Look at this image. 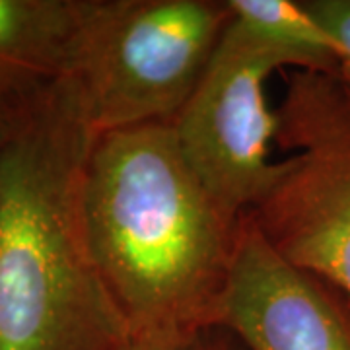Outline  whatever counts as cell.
Segmentation results:
<instances>
[{
  "instance_id": "obj_10",
  "label": "cell",
  "mask_w": 350,
  "mask_h": 350,
  "mask_svg": "<svg viewBox=\"0 0 350 350\" xmlns=\"http://www.w3.org/2000/svg\"><path fill=\"white\" fill-rule=\"evenodd\" d=\"M125 350H245L238 338L224 329H208L183 338L131 340Z\"/></svg>"
},
{
  "instance_id": "obj_8",
  "label": "cell",
  "mask_w": 350,
  "mask_h": 350,
  "mask_svg": "<svg viewBox=\"0 0 350 350\" xmlns=\"http://www.w3.org/2000/svg\"><path fill=\"white\" fill-rule=\"evenodd\" d=\"M234 22L292 53L300 70L337 76L338 47L304 0H228Z\"/></svg>"
},
{
  "instance_id": "obj_1",
  "label": "cell",
  "mask_w": 350,
  "mask_h": 350,
  "mask_svg": "<svg viewBox=\"0 0 350 350\" xmlns=\"http://www.w3.org/2000/svg\"><path fill=\"white\" fill-rule=\"evenodd\" d=\"M84 216L94 259L131 340L216 329L243 214L204 185L170 121L96 135Z\"/></svg>"
},
{
  "instance_id": "obj_2",
  "label": "cell",
  "mask_w": 350,
  "mask_h": 350,
  "mask_svg": "<svg viewBox=\"0 0 350 350\" xmlns=\"http://www.w3.org/2000/svg\"><path fill=\"white\" fill-rule=\"evenodd\" d=\"M96 131L68 76L0 111V350H125L88 238Z\"/></svg>"
},
{
  "instance_id": "obj_4",
  "label": "cell",
  "mask_w": 350,
  "mask_h": 350,
  "mask_svg": "<svg viewBox=\"0 0 350 350\" xmlns=\"http://www.w3.org/2000/svg\"><path fill=\"white\" fill-rule=\"evenodd\" d=\"M284 82L275 144L294 154L245 214L282 259L350 294V92L313 70Z\"/></svg>"
},
{
  "instance_id": "obj_6",
  "label": "cell",
  "mask_w": 350,
  "mask_h": 350,
  "mask_svg": "<svg viewBox=\"0 0 350 350\" xmlns=\"http://www.w3.org/2000/svg\"><path fill=\"white\" fill-rule=\"evenodd\" d=\"M214 327L245 350H350V294L282 259L243 214Z\"/></svg>"
},
{
  "instance_id": "obj_5",
  "label": "cell",
  "mask_w": 350,
  "mask_h": 350,
  "mask_svg": "<svg viewBox=\"0 0 350 350\" xmlns=\"http://www.w3.org/2000/svg\"><path fill=\"white\" fill-rule=\"evenodd\" d=\"M286 68L300 70V61L232 18L199 86L172 121L191 167L234 213H250L282 172L284 162L271 160L276 115L265 88Z\"/></svg>"
},
{
  "instance_id": "obj_9",
  "label": "cell",
  "mask_w": 350,
  "mask_h": 350,
  "mask_svg": "<svg viewBox=\"0 0 350 350\" xmlns=\"http://www.w3.org/2000/svg\"><path fill=\"white\" fill-rule=\"evenodd\" d=\"M338 47L337 78L350 92V0H304Z\"/></svg>"
},
{
  "instance_id": "obj_3",
  "label": "cell",
  "mask_w": 350,
  "mask_h": 350,
  "mask_svg": "<svg viewBox=\"0 0 350 350\" xmlns=\"http://www.w3.org/2000/svg\"><path fill=\"white\" fill-rule=\"evenodd\" d=\"M230 22L228 0H78L64 76L96 135L172 123Z\"/></svg>"
},
{
  "instance_id": "obj_7",
  "label": "cell",
  "mask_w": 350,
  "mask_h": 350,
  "mask_svg": "<svg viewBox=\"0 0 350 350\" xmlns=\"http://www.w3.org/2000/svg\"><path fill=\"white\" fill-rule=\"evenodd\" d=\"M78 0H0V111L66 75Z\"/></svg>"
}]
</instances>
